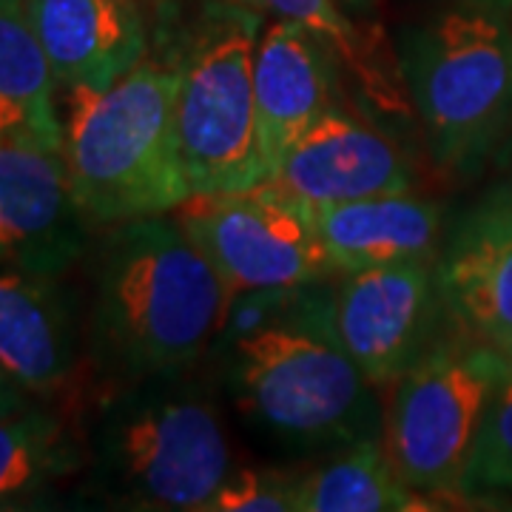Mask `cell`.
<instances>
[{"instance_id": "6da1fadb", "label": "cell", "mask_w": 512, "mask_h": 512, "mask_svg": "<svg viewBox=\"0 0 512 512\" xmlns=\"http://www.w3.org/2000/svg\"><path fill=\"white\" fill-rule=\"evenodd\" d=\"M259 439L296 456H325L384 433L379 390L345 348L333 276L237 293L205 356Z\"/></svg>"}, {"instance_id": "7a4b0ae2", "label": "cell", "mask_w": 512, "mask_h": 512, "mask_svg": "<svg viewBox=\"0 0 512 512\" xmlns=\"http://www.w3.org/2000/svg\"><path fill=\"white\" fill-rule=\"evenodd\" d=\"M97 234L86 254V365L109 390L200 365L231 293L174 211Z\"/></svg>"}, {"instance_id": "3957f363", "label": "cell", "mask_w": 512, "mask_h": 512, "mask_svg": "<svg viewBox=\"0 0 512 512\" xmlns=\"http://www.w3.org/2000/svg\"><path fill=\"white\" fill-rule=\"evenodd\" d=\"M86 447V495L109 510L200 512L237 461L197 367L109 390Z\"/></svg>"}, {"instance_id": "277c9868", "label": "cell", "mask_w": 512, "mask_h": 512, "mask_svg": "<svg viewBox=\"0 0 512 512\" xmlns=\"http://www.w3.org/2000/svg\"><path fill=\"white\" fill-rule=\"evenodd\" d=\"M63 163L94 231L171 214L191 197L177 137V72L160 57L109 89H60Z\"/></svg>"}, {"instance_id": "5b68a950", "label": "cell", "mask_w": 512, "mask_h": 512, "mask_svg": "<svg viewBox=\"0 0 512 512\" xmlns=\"http://www.w3.org/2000/svg\"><path fill=\"white\" fill-rule=\"evenodd\" d=\"M396 63L430 163L476 174L512 123V0H458L407 26Z\"/></svg>"}, {"instance_id": "8992f818", "label": "cell", "mask_w": 512, "mask_h": 512, "mask_svg": "<svg viewBox=\"0 0 512 512\" xmlns=\"http://www.w3.org/2000/svg\"><path fill=\"white\" fill-rule=\"evenodd\" d=\"M262 15L208 0L165 37L177 72V137L191 194L242 191L268 180L259 143L254 55Z\"/></svg>"}, {"instance_id": "52a82bcc", "label": "cell", "mask_w": 512, "mask_h": 512, "mask_svg": "<svg viewBox=\"0 0 512 512\" xmlns=\"http://www.w3.org/2000/svg\"><path fill=\"white\" fill-rule=\"evenodd\" d=\"M512 362L464 336L439 339L393 384L384 444L402 478L436 507L458 501L481 424Z\"/></svg>"}, {"instance_id": "ba28073f", "label": "cell", "mask_w": 512, "mask_h": 512, "mask_svg": "<svg viewBox=\"0 0 512 512\" xmlns=\"http://www.w3.org/2000/svg\"><path fill=\"white\" fill-rule=\"evenodd\" d=\"M174 217L231 296L296 288L333 276L308 211L274 185L191 194Z\"/></svg>"}, {"instance_id": "9c48e42d", "label": "cell", "mask_w": 512, "mask_h": 512, "mask_svg": "<svg viewBox=\"0 0 512 512\" xmlns=\"http://www.w3.org/2000/svg\"><path fill=\"white\" fill-rule=\"evenodd\" d=\"M436 262L407 259L333 276L339 336L376 390L393 387L441 339L447 308Z\"/></svg>"}, {"instance_id": "30bf717a", "label": "cell", "mask_w": 512, "mask_h": 512, "mask_svg": "<svg viewBox=\"0 0 512 512\" xmlns=\"http://www.w3.org/2000/svg\"><path fill=\"white\" fill-rule=\"evenodd\" d=\"M94 234L63 151L0 140V265L66 276L86 259Z\"/></svg>"}, {"instance_id": "8fae6325", "label": "cell", "mask_w": 512, "mask_h": 512, "mask_svg": "<svg viewBox=\"0 0 512 512\" xmlns=\"http://www.w3.org/2000/svg\"><path fill=\"white\" fill-rule=\"evenodd\" d=\"M268 185L313 211L390 191H410L416 188V174L387 131L336 106L285 151Z\"/></svg>"}, {"instance_id": "7c38bea8", "label": "cell", "mask_w": 512, "mask_h": 512, "mask_svg": "<svg viewBox=\"0 0 512 512\" xmlns=\"http://www.w3.org/2000/svg\"><path fill=\"white\" fill-rule=\"evenodd\" d=\"M86 365V322L66 276L0 265V367L20 390L52 402Z\"/></svg>"}, {"instance_id": "4fadbf2b", "label": "cell", "mask_w": 512, "mask_h": 512, "mask_svg": "<svg viewBox=\"0 0 512 512\" xmlns=\"http://www.w3.org/2000/svg\"><path fill=\"white\" fill-rule=\"evenodd\" d=\"M439 291L464 336L512 362V197L490 194L444 234Z\"/></svg>"}, {"instance_id": "5bb4252c", "label": "cell", "mask_w": 512, "mask_h": 512, "mask_svg": "<svg viewBox=\"0 0 512 512\" xmlns=\"http://www.w3.org/2000/svg\"><path fill=\"white\" fill-rule=\"evenodd\" d=\"M342 83L345 74L336 57L311 32L288 20L262 26L254 55V94L268 177L319 117L345 106Z\"/></svg>"}, {"instance_id": "9a60e30c", "label": "cell", "mask_w": 512, "mask_h": 512, "mask_svg": "<svg viewBox=\"0 0 512 512\" xmlns=\"http://www.w3.org/2000/svg\"><path fill=\"white\" fill-rule=\"evenodd\" d=\"M60 89H109L151 52L140 0H29Z\"/></svg>"}, {"instance_id": "2e32d148", "label": "cell", "mask_w": 512, "mask_h": 512, "mask_svg": "<svg viewBox=\"0 0 512 512\" xmlns=\"http://www.w3.org/2000/svg\"><path fill=\"white\" fill-rule=\"evenodd\" d=\"M308 217L333 276L407 259L436 262L444 242L441 205L416 188L313 208Z\"/></svg>"}, {"instance_id": "e0dca14e", "label": "cell", "mask_w": 512, "mask_h": 512, "mask_svg": "<svg viewBox=\"0 0 512 512\" xmlns=\"http://www.w3.org/2000/svg\"><path fill=\"white\" fill-rule=\"evenodd\" d=\"M0 140L63 146L60 92L29 0H0Z\"/></svg>"}, {"instance_id": "ac0fdd59", "label": "cell", "mask_w": 512, "mask_h": 512, "mask_svg": "<svg viewBox=\"0 0 512 512\" xmlns=\"http://www.w3.org/2000/svg\"><path fill=\"white\" fill-rule=\"evenodd\" d=\"M439 510L416 493L387 453L384 436L353 441L296 467V512Z\"/></svg>"}, {"instance_id": "d6986e66", "label": "cell", "mask_w": 512, "mask_h": 512, "mask_svg": "<svg viewBox=\"0 0 512 512\" xmlns=\"http://www.w3.org/2000/svg\"><path fill=\"white\" fill-rule=\"evenodd\" d=\"M83 467V439L49 402L0 413V510L35 507Z\"/></svg>"}, {"instance_id": "ffe728a7", "label": "cell", "mask_w": 512, "mask_h": 512, "mask_svg": "<svg viewBox=\"0 0 512 512\" xmlns=\"http://www.w3.org/2000/svg\"><path fill=\"white\" fill-rule=\"evenodd\" d=\"M251 12L271 20H288L311 32L330 55L336 57L339 69L356 94L370 109L382 114H407L404 83L399 63H384L379 46L359 32V26L345 15L339 0H237Z\"/></svg>"}, {"instance_id": "44dd1931", "label": "cell", "mask_w": 512, "mask_h": 512, "mask_svg": "<svg viewBox=\"0 0 512 512\" xmlns=\"http://www.w3.org/2000/svg\"><path fill=\"white\" fill-rule=\"evenodd\" d=\"M507 498H512V370L487 410L458 490V501Z\"/></svg>"}, {"instance_id": "7402d4cb", "label": "cell", "mask_w": 512, "mask_h": 512, "mask_svg": "<svg viewBox=\"0 0 512 512\" xmlns=\"http://www.w3.org/2000/svg\"><path fill=\"white\" fill-rule=\"evenodd\" d=\"M200 512H296V467H234Z\"/></svg>"}, {"instance_id": "603a6c76", "label": "cell", "mask_w": 512, "mask_h": 512, "mask_svg": "<svg viewBox=\"0 0 512 512\" xmlns=\"http://www.w3.org/2000/svg\"><path fill=\"white\" fill-rule=\"evenodd\" d=\"M37 402V399H29L23 390H20L18 384L9 379V373L0 367V413H6V410H15V407H23V404Z\"/></svg>"}, {"instance_id": "cb8c5ba5", "label": "cell", "mask_w": 512, "mask_h": 512, "mask_svg": "<svg viewBox=\"0 0 512 512\" xmlns=\"http://www.w3.org/2000/svg\"><path fill=\"white\" fill-rule=\"evenodd\" d=\"M495 160H498V168H501V174H504V188L510 191L512 197V123L507 128V134H504V140L498 143L495 148Z\"/></svg>"}, {"instance_id": "d4e9b609", "label": "cell", "mask_w": 512, "mask_h": 512, "mask_svg": "<svg viewBox=\"0 0 512 512\" xmlns=\"http://www.w3.org/2000/svg\"><path fill=\"white\" fill-rule=\"evenodd\" d=\"M345 9H350V12H367L376 0H339Z\"/></svg>"}]
</instances>
